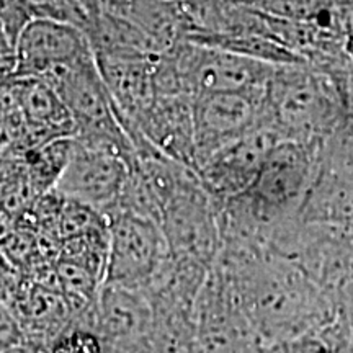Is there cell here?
Here are the masks:
<instances>
[{
  "mask_svg": "<svg viewBox=\"0 0 353 353\" xmlns=\"http://www.w3.org/2000/svg\"><path fill=\"white\" fill-rule=\"evenodd\" d=\"M132 159L112 141L76 136L54 192L107 216L121 195Z\"/></svg>",
  "mask_w": 353,
  "mask_h": 353,
  "instance_id": "obj_2",
  "label": "cell"
},
{
  "mask_svg": "<svg viewBox=\"0 0 353 353\" xmlns=\"http://www.w3.org/2000/svg\"><path fill=\"white\" fill-rule=\"evenodd\" d=\"M0 65H15V50L0 26Z\"/></svg>",
  "mask_w": 353,
  "mask_h": 353,
  "instance_id": "obj_18",
  "label": "cell"
},
{
  "mask_svg": "<svg viewBox=\"0 0 353 353\" xmlns=\"http://www.w3.org/2000/svg\"><path fill=\"white\" fill-rule=\"evenodd\" d=\"M38 17L39 10L34 0H0V26L13 50L21 32Z\"/></svg>",
  "mask_w": 353,
  "mask_h": 353,
  "instance_id": "obj_12",
  "label": "cell"
},
{
  "mask_svg": "<svg viewBox=\"0 0 353 353\" xmlns=\"http://www.w3.org/2000/svg\"><path fill=\"white\" fill-rule=\"evenodd\" d=\"M152 325L154 307L143 290L101 285L95 317V334L101 342L149 337Z\"/></svg>",
  "mask_w": 353,
  "mask_h": 353,
  "instance_id": "obj_10",
  "label": "cell"
},
{
  "mask_svg": "<svg viewBox=\"0 0 353 353\" xmlns=\"http://www.w3.org/2000/svg\"><path fill=\"white\" fill-rule=\"evenodd\" d=\"M321 337L329 353H353V330L341 314L322 330Z\"/></svg>",
  "mask_w": 353,
  "mask_h": 353,
  "instance_id": "obj_15",
  "label": "cell"
},
{
  "mask_svg": "<svg viewBox=\"0 0 353 353\" xmlns=\"http://www.w3.org/2000/svg\"><path fill=\"white\" fill-rule=\"evenodd\" d=\"M50 353H103V343L90 330L72 329L57 339Z\"/></svg>",
  "mask_w": 353,
  "mask_h": 353,
  "instance_id": "obj_13",
  "label": "cell"
},
{
  "mask_svg": "<svg viewBox=\"0 0 353 353\" xmlns=\"http://www.w3.org/2000/svg\"><path fill=\"white\" fill-rule=\"evenodd\" d=\"M108 257L103 285L145 290L169 257L156 221L126 213L107 216Z\"/></svg>",
  "mask_w": 353,
  "mask_h": 353,
  "instance_id": "obj_3",
  "label": "cell"
},
{
  "mask_svg": "<svg viewBox=\"0 0 353 353\" xmlns=\"http://www.w3.org/2000/svg\"><path fill=\"white\" fill-rule=\"evenodd\" d=\"M23 341V329H21L15 312L6 298H0V353L19 345Z\"/></svg>",
  "mask_w": 353,
  "mask_h": 353,
  "instance_id": "obj_14",
  "label": "cell"
},
{
  "mask_svg": "<svg viewBox=\"0 0 353 353\" xmlns=\"http://www.w3.org/2000/svg\"><path fill=\"white\" fill-rule=\"evenodd\" d=\"M283 141L273 128L262 125L224 145L198 169L200 182L213 200L228 201L252 187L273 148Z\"/></svg>",
  "mask_w": 353,
  "mask_h": 353,
  "instance_id": "obj_6",
  "label": "cell"
},
{
  "mask_svg": "<svg viewBox=\"0 0 353 353\" xmlns=\"http://www.w3.org/2000/svg\"><path fill=\"white\" fill-rule=\"evenodd\" d=\"M156 59L157 57L95 56L97 68L117 107L123 130L136 123L157 99L154 81Z\"/></svg>",
  "mask_w": 353,
  "mask_h": 353,
  "instance_id": "obj_9",
  "label": "cell"
},
{
  "mask_svg": "<svg viewBox=\"0 0 353 353\" xmlns=\"http://www.w3.org/2000/svg\"><path fill=\"white\" fill-rule=\"evenodd\" d=\"M169 254L175 260L211 270L223 247L216 201L190 172L165 201L161 219Z\"/></svg>",
  "mask_w": 353,
  "mask_h": 353,
  "instance_id": "obj_1",
  "label": "cell"
},
{
  "mask_svg": "<svg viewBox=\"0 0 353 353\" xmlns=\"http://www.w3.org/2000/svg\"><path fill=\"white\" fill-rule=\"evenodd\" d=\"M138 130L159 152L196 172L193 99L157 95L152 105L125 132Z\"/></svg>",
  "mask_w": 353,
  "mask_h": 353,
  "instance_id": "obj_8",
  "label": "cell"
},
{
  "mask_svg": "<svg viewBox=\"0 0 353 353\" xmlns=\"http://www.w3.org/2000/svg\"><path fill=\"white\" fill-rule=\"evenodd\" d=\"M267 87L193 99L196 172L224 145L265 125Z\"/></svg>",
  "mask_w": 353,
  "mask_h": 353,
  "instance_id": "obj_4",
  "label": "cell"
},
{
  "mask_svg": "<svg viewBox=\"0 0 353 353\" xmlns=\"http://www.w3.org/2000/svg\"><path fill=\"white\" fill-rule=\"evenodd\" d=\"M20 112L33 145L76 136V123L54 88L39 79H19Z\"/></svg>",
  "mask_w": 353,
  "mask_h": 353,
  "instance_id": "obj_11",
  "label": "cell"
},
{
  "mask_svg": "<svg viewBox=\"0 0 353 353\" xmlns=\"http://www.w3.org/2000/svg\"><path fill=\"white\" fill-rule=\"evenodd\" d=\"M90 52V41L77 26L38 17L15 43V77L41 79Z\"/></svg>",
  "mask_w": 353,
  "mask_h": 353,
  "instance_id": "obj_7",
  "label": "cell"
},
{
  "mask_svg": "<svg viewBox=\"0 0 353 353\" xmlns=\"http://www.w3.org/2000/svg\"><path fill=\"white\" fill-rule=\"evenodd\" d=\"M101 343H103V353H154L149 337Z\"/></svg>",
  "mask_w": 353,
  "mask_h": 353,
  "instance_id": "obj_17",
  "label": "cell"
},
{
  "mask_svg": "<svg viewBox=\"0 0 353 353\" xmlns=\"http://www.w3.org/2000/svg\"><path fill=\"white\" fill-rule=\"evenodd\" d=\"M34 2H37V6H38V8H39V7L46 6V3H50L51 0H34Z\"/></svg>",
  "mask_w": 353,
  "mask_h": 353,
  "instance_id": "obj_19",
  "label": "cell"
},
{
  "mask_svg": "<svg viewBox=\"0 0 353 353\" xmlns=\"http://www.w3.org/2000/svg\"><path fill=\"white\" fill-rule=\"evenodd\" d=\"M330 103L322 82L288 65L276 68L267 85L265 125L283 141H299L327 121Z\"/></svg>",
  "mask_w": 353,
  "mask_h": 353,
  "instance_id": "obj_5",
  "label": "cell"
},
{
  "mask_svg": "<svg viewBox=\"0 0 353 353\" xmlns=\"http://www.w3.org/2000/svg\"><path fill=\"white\" fill-rule=\"evenodd\" d=\"M262 353H329V350L321 334H307L263 347Z\"/></svg>",
  "mask_w": 353,
  "mask_h": 353,
  "instance_id": "obj_16",
  "label": "cell"
}]
</instances>
